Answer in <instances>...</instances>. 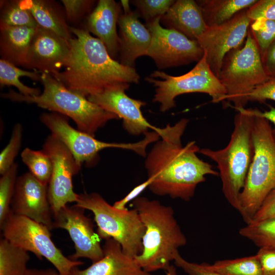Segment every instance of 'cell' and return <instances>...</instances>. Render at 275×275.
<instances>
[{"mask_svg": "<svg viewBox=\"0 0 275 275\" xmlns=\"http://www.w3.org/2000/svg\"><path fill=\"white\" fill-rule=\"evenodd\" d=\"M254 115L253 155L239 200V213L246 224L252 221L265 198L275 189V138L273 130L269 121Z\"/></svg>", "mask_w": 275, "mask_h": 275, "instance_id": "8992f818", "label": "cell"}, {"mask_svg": "<svg viewBox=\"0 0 275 275\" xmlns=\"http://www.w3.org/2000/svg\"><path fill=\"white\" fill-rule=\"evenodd\" d=\"M249 18L253 21L259 19L275 20V0H259L246 9Z\"/></svg>", "mask_w": 275, "mask_h": 275, "instance_id": "d590c367", "label": "cell"}, {"mask_svg": "<svg viewBox=\"0 0 275 275\" xmlns=\"http://www.w3.org/2000/svg\"><path fill=\"white\" fill-rule=\"evenodd\" d=\"M175 1L173 0H134L131 3L146 22L157 17H162L169 10Z\"/></svg>", "mask_w": 275, "mask_h": 275, "instance_id": "e575fe53", "label": "cell"}, {"mask_svg": "<svg viewBox=\"0 0 275 275\" xmlns=\"http://www.w3.org/2000/svg\"><path fill=\"white\" fill-rule=\"evenodd\" d=\"M145 80L155 87L153 101L160 104L162 112L174 107L175 98L183 94L205 93L212 98L213 103L226 100V90L211 71L204 54L196 66L184 74L172 76L157 70Z\"/></svg>", "mask_w": 275, "mask_h": 275, "instance_id": "9c48e42d", "label": "cell"}, {"mask_svg": "<svg viewBox=\"0 0 275 275\" xmlns=\"http://www.w3.org/2000/svg\"><path fill=\"white\" fill-rule=\"evenodd\" d=\"M40 81L43 91L37 96H25L10 90L2 96L13 101L35 103L70 118L78 130L93 136L108 121L119 119L116 115L104 110L87 97L68 89L50 75L41 73Z\"/></svg>", "mask_w": 275, "mask_h": 275, "instance_id": "5b68a950", "label": "cell"}, {"mask_svg": "<svg viewBox=\"0 0 275 275\" xmlns=\"http://www.w3.org/2000/svg\"><path fill=\"white\" fill-rule=\"evenodd\" d=\"M174 264L187 275H222L209 269L205 262L198 263L189 261L177 252L174 256Z\"/></svg>", "mask_w": 275, "mask_h": 275, "instance_id": "74e56055", "label": "cell"}, {"mask_svg": "<svg viewBox=\"0 0 275 275\" xmlns=\"http://www.w3.org/2000/svg\"><path fill=\"white\" fill-rule=\"evenodd\" d=\"M249 30L262 58L269 46L275 41V20L259 19L253 21Z\"/></svg>", "mask_w": 275, "mask_h": 275, "instance_id": "d6a6232c", "label": "cell"}, {"mask_svg": "<svg viewBox=\"0 0 275 275\" xmlns=\"http://www.w3.org/2000/svg\"><path fill=\"white\" fill-rule=\"evenodd\" d=\"M75 205L93 213L101 239H114L132 258L141 253L145 227L135 209L116 208L97 193L78 194Z\"/></svg>", "mask_w": 275, "mask_h": 275, "instance_id": "52a82bcc", "label": "cell"}, {"mask_svg": "<svg viewBox=\"0 0 275 275\" xmlns=\"http://www.w3.org/2000/svg\"><path fill=\"white\" fill-rule=\"evenodd\" d=\"M28 252L3 237L0 240V275H26Z\"/></svg>", "mask_w": 275, "mask_h": 275, "instance_id": "484cf974", "label": "cell"}, {"mask_svg": "<svg viewBox=\"0 0 275 275\" xmlns=\"http://www.w3.org/2000/svg\"><path fill=\"white\" fill-rule=\"evenodd\" d=\"M40 121L50 131L51 134L60 140L71 152L77 165L80 168L83 163L92 166L96 161L98 153L106 148H115L133 151L146 155L147 146L158 140L154 132H149L141 141L133 143H109L97 140L94 136L72 127L67 117L52 112L44 113Z\"/></svg>", "mask_w": 275, "mask_h": 275, "instance_id": "8fae6325", "label": "cell"}, {"mask_svg": "<svg viewBox=\"0 0 275 275\" xmlns=\"http://www.w3.org/2000/svg\"><path fill=\"white\" fill-rule=\"evenodd\" d=\"M151 181L150 179H147L144 182L135 186L127 195L122 199L115 202L113 206L119 209H127L126 206L131 201H133L147 187H149Z\"/></svg>", "mask_w": 275, "mask_h": 275, "instance_id": "b9f144b4", "label": "cell"}, {"mask_svg": "<svg viewBox=\"0 0 275 275\" xmlns=\"http://www.w3.org/2000/svg\"><path fill=\"white\" fill-rule=\"evenodd\" d=\"M273 217H275V189L271 191L265 198L252 221Z\"/></svg>", "mask_w": 275, "mask_h": 275, "instance_id": "60d3db41", "label": "cell"}, {"mask_svg": "<svg viewBox=\"0 0 275 275\" xmlns=\"http://www.w3.org/2000/svg\"><path fill=\"white\" fill-rule=\"evenodd\" d=\"M11 209L15 214L44 225L50 230L53 229L48 185L43 184L30 172L17 177Z\"/></svg>", "mask_w": 275, "mask_h": 275, "instance_id": "2e32d148", "label": "cell"}, {"mask_svg": "<svg viewBox=\"0 0 275 275\" xmlns=\"http://www.w3.org/2000/svg\"><path fill=\"white\" fill-rule=\"evenodd\" d=\"M256 255L260 261L263 275H275V248H259Z\"/></svg>", "mask_w": 275, "mask_h": 275, "instance_id": "ab89813d", "label": "cell"}, {"mask_svg": "<svg viewBox=\"0 0 275 275\" xmlns=\"http://www.w3.org/2000/svg\"><path fill=\"white\" fill-rule=\"evenodd\" d=\"M131 205L138 211L145 227L142 250L134 259L147 272L165 270L179 249L187 243L173 209L144 197L136 198Z\"/></svg>", "mask_w": 275, "mask_h": 275, "instance_id": "3957f363", "label": "cell"}, {"mask_svg": "<svg viewBox=\"0 0 275 275\" xmlns=\"http://www.w3.org/2000/svg\"><path fill=\"white\" fill-rule=\"evenodd\" d=\"M20 5L32 14L38 26L64 38H72L65 17L51 2L44 0H21Z\"/></svg>", "mask_w": 275, "mask_h": 275, "instance_id": "cb8c5ba5", "label": "cell"}, {"mask_svg": "<svg viewBox=\"0 0 275 275\" xmlns=\"http://www.w3.org/2000/svg\"><path fill=\"white\" fill-rule=\"evenodd\" d=\"M0 28L7 26L38 27L32 13L21 7L19 1L3 3Z\"/></svg>", "mask_w": 275, "mask_h": 275, "instance_id": "4dcf8cb0", "label": "cell"}, {"mask_svg": "<svg viewBox=\"0 0 275 275\" xmlns=\"http://www.w3.org/2000/svg\"><path fill=\"white\" fill-rule=\"evenodd\" d=\"M236 111L234 129L226 147L217 150L203 148L199 152L217 163L224 196L239 212L240 196L253 155L252 130L255 115L252 108Z\"/></svg>", "mask_w": 275, "mask_h": 275, "instance_id": "277c9868", "label": "cell"}, {"mask_svg": "<svg viewBox=\"0 0 275 275\" xmlns=\"http://www.w3.org/2000/svg\"><path fill=\"white\" fill-rule=\"evenodd\" d=\"M121 10V6L114 0H99L87 19L86 30L103 42L113 59L120 50L117 24Z\"/></svg>", "mask_w": 275, "mask_h": 275, "instance_id": "44dd1931", "label": "cell"}, {"mask_svg": "<svg viewBox=\"0 0 275 275\" xmlns=\"http://www.w3.org/2000/svg\"><path fill=\"white\" fill-rule=\"evenodd\" d=\"M66 19L70 22L79 20L90 10L94 1L62 0Z\"/></svg>", "mask_w": 275, "mask_h": 275, "instance_id": "8d00e7d4", "label": "cell"}, {"mask_svg": "<svg viewBox=\"0 0 275 275\" xmlns=\"http://www.w3.org/2000/svg\"><path fill=\"white\" fill-rule=\"evenodd\" d=\"M251 22L246 9L243 10L224 23L207 27L197 38L211 71L217 77L225 56L242 46Z\"/></svg>", "mask_w": 275, "mask_h": 275, "instance_id": "5bb4252c", "label": "cell"}, {"mask_svg": "<svg viewBox=\"0 0 275 275\" xmlns=\"http://www.w3.org/2000/svg\"><path fill=\"white\" fill-rule=\"evenodd\" d=\"M41 73L21 69L5 60H0V85L1 87L12 86L19 93L25 96H37L40 94L38 88L27 86L21 82L19 77H28L34 81H40Z\"/></svg>", "mask_w": 275, "mask_h": 275, "instance_id": "4316f807", "label": "cell"}, {"mask_svg": "<svg viewBox=\"0 0 275 275\" xmlns=\"http://www.w3.org/2000/svg\"><path fill=\"white\" fill-rule=\"evenodd\" d=\"M84 209L75 205L61 208L53 215V228L66 230L73 241L74 253L69 256L73 260L87 258L92 263L103 255L101 239L94 229L91 218L85 214Z\"/></svg>", "mask_w": 275, "mask_h": 275, "instance_id": "9a60e30c", "label": "cell"}, {"mask_svg": "<svg viewBox=\"0 0 275 275\" xmlns=\"http://www.w3.org/2000/svg\"><path fill=\"white\" fill-rule=\"evenodd\" d=\"M42 149L52 163L48 197L53 215L68 203L77 201L78 194L73 190L72 177L80 168L69 149L51 134L46 138Z\"/></svg>", "mask_w": 275, "mask_h": 275, "instance_id": "4fadbf2b", "label": "cell"}, {"mask_svg": "<svg viewBox=\"0 0 275 275\" xmlns=\"http://www.w3.org/2000/svg\"><path fill=\"white\" fill-rule=\"evenodd\" d=\"M262 60L267 76L275 78V41L268 48Z\"/></svg>", "mask_w": 275, "mask_h": 275, "instance_id": "7bdbcfd3", "label": "cell"}, {"mask_svg": "<svg viewBox=\"0 0 275 275\" xmlns=\"http://www.w3.org/2000/svg\"><path fill=\"white\" fill-rule=\"evenodd\" d=\"M140 17L138 11L129 10L118 19L120 63L128 67H133L137 58L147 56L151 41V34Z\"/></svg>", "mask_w": 275, "mask_h": 275, "instance_id": "d6986e66", "label": "cell"}, {"mask_svg": "<svg viewBox=\"0 0 275 275\" xmlns=\"http://www.w3.org/2000/svg\"><path fill=\"white\" fill-rule=\"evenodd\" d=\"M26 275H61L56 269H29Z\"/></svg>", "mask_w": 275, "mask_h": 275, "instance_id": "f6af8a7d", "label": "cell"}, {"mask_svg": "<svg viewBox=\"0 0 275 275\" xmlns=\"http://www.w3.org/2000/svg\"><path fill=\"white\" fill-rule=\"evenodd\" d=\"M275 101V78H270L257 87L249 95L248 101L263 102L266 100Z\"/></svg>", "mask_w": 275, "mask_h": 275, "instance_id": "f35d334b", "label": "cell"}, {"mask_svg": "<svg viewBox=\"0 0 275 275\" xmlns=\"http://www.w3.org/2000/svg\"><path fill=\"white\" fill-rule=\"evenodd\" d=\"M161 17L147 22L146 26L151 35L147 56L152 59L159 69L199 61L204 51L197 41L174 30L163 28L160 23Z\"/></svg>", "mask_w": 275, "mask_h": 275, "instance_id": "7c38bea8", "label": "cell"}, {"mask_svg": "<svg viewBox=\"0 0 275 275\" xmlns=\"http://www.w3.org/2000/svg\"><path fill=\"white\" fill-rule=\"evenodd\" d=\"M23 128L20 123L13 128L9 143L0 154V174L3 175L14 163V159L20 149L22 139Z\"/></svg>", "mask_w": 275, "mask_h": 275, "instance_id": "836d02e7", "label": "cell"}, {"mask_svg": "<svg viewBox=\"0 0 275 275\" xmlns=\"http://www.w3.org/2000/svg\"><path fill=\"white\" fill-rule=\"evenodd\" d=\"M129 88L125 85L112 87L87 98L122 119L124 129L131 134L145 135L150 129L157 132L159 128L150 124L141 111V107L146 103L129 97L125 93Z\"/></svg>", "mask_w": 275, "mask_h": 275, "instance_id": "e0dca14e", "label": "cell"}, {"mask_svg": "<svg viewBox=\"0 0 275 275\" xmlns=\"http://www.w3.org/2000/svg\"><path fill=\"white\" fill-rule=\"evenodd\" d=\"M39 27L1 28V59L16 66L24 67L32 41Z\"/></svg>", "mask_w": 275, "mask_h": 275, "instance_id": "603a6c76", "label": "cell"}, {"mask_svg": "<svg viewBox=\"0 0 275 275\" xmlns=\"http://www.w3.org/2000/svg\"><path fill=\"white\" fill-rule=\"evenodd\" d=\"M269 108V110L264 112H261L257 108L252 109V112L254 114L260 116L273 124L274 130H273V132L275 138V107L270 106Z\"/></svg>", "mask_w": 275, "mask_h": 275, "instance_id": "ee69618b", "label": "cell"}, {"mask_svg": "<svg viewBox=\"0 0 275 275\" xmlns=\"http://www.w3.org/2000/svg\"><path fill=\"white\" fill-rule=\"evenodd\" d=\"M18 165L14 163L0 178V226L11 212V205L14 196Z\"/></svg>", "mask_w": 275, "mask_h": 275, "instance_id": "1f68e13d", "label": "cell"}, {"mask_svg": "<svg viewBox=\"0 0 275 275\" xmlns=\"http://www.w3.org/2000/svg\"><path fill=\"white\" fill-rule=\"evenodd\" d=\"M188 122L183 118L160 128L157 133L161 140L146 157L145 168L151 181L148 188L157 196L188 201L207 175H219L212 165L198 157L200 149L195 141L182 146L181 137Z\"/></svg>", "mask_w": 275, "mask_h": 275, "instance_id": "6da1fadb", "label": "cell"}, {"mask_svg": "<svg viewBox=\"0 0 275 275\" xmlns=\"http://www.w3.org/2000/svg\"><path fill=\"white\" fill-rule=\"evenodd\" d=\"M21 157L30 172L43 184L48 185L52 172V163L48 155L43 149L34 150L25 148Z\"/></svg>", "mask_w": 275, "mask_h": 275, "instance_id": "f546056e", "label": "cell"}, {"mask_svg": "<svg viewBox=\"0 0 275 275\" xmlns=\"http://www.w3.org/2000/svg\"><path fill=\"white\" fill-rule=\"evenodd\" d=\"M218 78L226 90V100L233 103L236 110L245 108L249 94L270 78L249 29L244 44L225 56Z\"/></svg>", "mask_w": 275, "mask_h": 275, "instance_id": "ba28073f", "label": "cell"}, {"mask_svg": "<svg viewBox=\"0 0 275 275\" xmlns=\"http://www.w3.org/2000/svg\"><path fill=\"white\" fill-rule=\"evenodd\" d=\"M164 271L166 275H178L176 268L173 265L169 266Z\"/></svg>", "mask_w": 275, "mask_h": 275, "instance_id": "bcb514c9", "label": "cell"}, {"mask_svg": "<svg viewBox=\"0 0 275 275\" xmlns=\"http://www.w3.org/2000/svg\"><path fill=\"white\" fill-rule=\"evenodd\" d=\"M69 29L74 37L69 41L65 69L51 75L68 89L88 98L112 87L139 83L136 70L115 60L99 39L86 30Z\"/></svg>", "mask_w": 275, "mask_h": 275, "instance_id": "7a4b0ae2", "label": "cell"}, {"mask_svg": "<svg viewBox=\"0 0 275 275\" xmlns=\"http://www.w3.org/2000/svg\"><path fill=\"white\" fill-rule=\"evenodd\" d=\"M207 267L222 275H263L261 266L256 255L233 259L206 263Z\"/></svg>", "mask_w": 275, "mask_h": 275, "instance_id": "83f0119b", "label": "cell"}, {"mask_svg": "<svg viewBox=\"0 0 275 275\" xmlns=\"http://www.w3.org/2000/svg\"><path fill=\"white\" fill-rule=\"evenodd\" d=\"M69 52V42L53 32L39 27L24 67L53 75L64 67Z\"/></svg>", "mask_w": 275, "mask_h": 275, "instance_id": "ac0fdd59", "label": "cell"}, {"mask_svg": "<svg viewBox=\"0 0 275 275\" xmlns=\"http://www.w3.org/2000/svg\"><path fill=\"white\" fill-rule=\"evenodd\" d=\"M166 28L177 31L191 40H197L208 27L200 7L193 0L175 1L160 18Z\"/></svg>", "mask_w": 275, "mask_h": 275, "instance_id": "7402d4cb", "label": "cell"}, {"mask_svg": "<svg viewBox=\"0 0 275 275\" xmlns=\"http://www.w3.org/2000/svg\"><path fill=\"white\" fill-rule=\"evenodd\" d=\"M102 248L100 259L84 269L73 268L70 275H154L144 270L134 258L126 255L114 239H105Z\"/></svg>", "mask_w": 275, "mask_h": 275, "instance_id": "ffe728a7", "label": "cell"}, {"mask_svg": "<svg viewBox=\"0 0 275 275\" xmlns=\"http://www.w3.org/2000/svg\"><path fill=\"white\" fill-rule=\"evenodd\" d=\"M3 237L13 244L45 258L61 275H70L84 262L66 257L52 241L50 230L44 225L12 211L0 226Z\"/></svg>", "mask_w": 275, "mask_h": 275, "instance_id": "30bf717a", "label": "cell"}, {"mask_svg": "<svg viewBox=\"0 0 275 275\" xmlns=\"http://www.w3.org/2000/svg\"><path fill=\"white\" fill-rule=\"evenodd\" d=\"M256 0H199L196 2L201 8L208 27L224 23L237 13L254 5Z\"/></svg>", "mask_w": 275, "mask_h": 275, "instance_id": "d4e9b609", "label": "cell"}, {"mask_svg": "<svg viewBox=\"0 0 275 275\" xmlns=\"http://www.w3.org/2000/svg\"><path fill=\"white\" fill-rule=\"evenodd\" d=\"M239 234L259 248H275V217L252 221L239 229Z\"/></svg>", "mask_w": 275, "mask_h": 275, "instance_id": "f1b7e54d", "label": "cell"}]
</instances>
